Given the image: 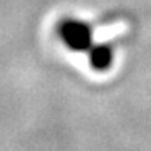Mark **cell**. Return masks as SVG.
<instances>
[{
  "label": "cell",
  "mask_w": 151,
  "mask_h": 151,
  "mask_svg": "<svg viewBox=\"0 0 151 151\" xmlns=\"http://www.w3.org/2000/svg\"><path fill=\"white\" fill-rule=\"evenodd\" d=\"M57 35L60 42L72 52H87L94 45L92 27L84 20L65 17L57 24Z\"/></svg>",
  "instance_id": "cell-1"
},
{
  "label": "cell",
  "mask_w": 151,
  "mask_h": 151,
  "mask_svg": "<svg viewBox=\"0 0 151 151\" xmlns=\"http://www.w3.org/2000/svg\"><path fill=\"white\" fill-rule=\"evenodd\" d=\"M89 65L97 72H104L113 65L114 49L109 44H94L89 50Z\"/></svg>",
  "instance_id": "cell-2"
}]
</instances>
